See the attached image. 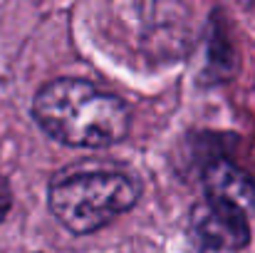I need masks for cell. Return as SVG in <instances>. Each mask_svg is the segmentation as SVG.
<instances>
[{
  "mask_svg": "<svg viewBox=\"0 0 255 253\" xmlns=\"http://www.w3.org/2000/svg\"><path fill=\"white\" fill-rule=\"evenodd\" d=\"M32 117L45 134L82 149H102L122 142L129 132V107L92 82L60 77L32 99Z\"/></svg>",
  "mask_w": 255,
  "mask_h": 253,
  "instance_id": "obj_1",
  "label": "cell"
},
{
  "mask_svg": "<svg viewBox=\"0 0 255 253\" xmlns=\"http://www.w3.org/2000/svg\"><path fill=\"white\" fill-rule=\"evenodd\" d=\"M139 196V179L122 171H77L55 179L47 189L50 211L77 236L94 234L112 219L127 214L136 206Z\"/></svg>",
  "mask_w": 255,
  "mask_h": 253,
  "instance_id": "obj_2",
  "label": "cell"
},
{
  "mask_svg": "<svg viewBox=\"0 0 255 253\" xmlns=\"http://www.w3.org/2000/svg\"><path fill=\"white\" fill-rule=\"evenodd\" d=\"M191 231L211 251H241L251 241L248 216L213 199H203L191 209Z\"/></svg>",
  "mask_w": 255,
  "mask_h": 253,
  "instance_id": "obj_3",
  "label": "cell"
},
{
  "mask_svg": "<svg viewBox=\"0 0 255 253\" xmlns=\"http://www.w3.org/2000/svg\"><path fill=\"white\" fill-rule=\"evenodd\" d=\"M203 186H206V199L233 206V209L243 211L246 216H251L255 211L253 179L228 159H218L206 167Z\"/></svg>",
  "mask_w": 255,
  "mask_h": 253,
  "instance_id": "obj_4",
  "label": "cell"
},
{
  "mask_svg": "<svg viewBox=\"0 0 255 253\" xmlns=\"http://www.w3.org/2000/svg\"><path fill=\"white\" fill-rule=\"evenodd\" d=\"M7 206H10V191H7V184L2 181V176H0V216L7 211Z\"/></svg>",
  "mask_w": 255,
  "mask_h": 253,
  "instance_id": "obj_5",
  "label": "cell"
}]
</instances>
